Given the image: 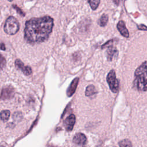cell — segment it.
<instances>
[{
    "label": "cell",
    "instance_id": "1",
    "mask_svg": "<svg viewBox=\"0 0 147 147\" xmlns=\"http://www.w3.org/2000/svg\"><path fill=\"white\" fill-rule=\"evenodd\" d=\"M53 20L49 16L33 18L25 23V38L30 43H38L46 40L52 32Z\"/></svg>",
    "mask_w": 147,
    "mask_h": 147
},
{
    "label": "cell",
    "instance_id": "2",
    "mask_svg": "<svg viewBox=\"0 0 147 147\" xmlns=\"http://www.w3.org/2000/svg\"><path fill=\"white\" fill-rule=\"evenodd\" d=\"M133 87L139 91H147V61L136 69Z\"/></svg>",
    "mask_w": 147,
    "mask_h": 147
},
{
    "label": "cell",
    "instance_id": "3",
    "mask_svg": "<svg viewBox=\"0 0 147 147\" xmlns=\"http://www.w3.org/2000/svg\"><path fill=\"white\" fill-rule=\"evenodd\" d=\"M19 30V23L16 18L13 16H10L7 18L4 25L5 32L9 34L13 35Z\"/></svg>",
    "mask_w": 147,
    "mask_h": 147
},
{
    "label": "cell",
    "instance_id": "4",
    "mask_svg": "<svg viewBox=\"0 0 147 147\" xmlns=\"http://www.w3.org/2000/svg\"><path fill=\"white\" fill-rule=\"evenodd\" d=\"M106 80L111 91L113 93L118 92L119 90V82L116 78L115 72L114 69L109 71L106 77Z\"/></svg>",
    "mask_w": 147,
    "mask_h": 147
},
{
    "label": "cell",
    "instance_id": "5",
    "mask_svg": "<svg viewBox=\"0 0 147 147\" xmlns=\"http://www.w3.org/2000/svg\"><path fill=\"white\" fill-rule=\"evenodd\" d=\"M113 40H111L108 41L107 42L103 44L102 47V48H104L106 47L107 48V58L108 61H111L113 57H114L118 54V51L115 47H113Z\"/></svg>",
    "mask_w": 147,
    "mask_h": 147
},
{
    "label": "cell",
    "instance_id": "6",
    "mask_svg": "<svg viewBox=\"0 0 147 147\" xmlns=\"http://www.w3.org/2000/svg\"><path fill=\"white\" fill-rule=\"evenodd\" d=\"M75 123V116L74 114L69 115L65 118L64 122V125L67 131L72 130Z\"/></svg>",
    "mask_w": 147,
    "mask_h": 147
},
{
    "label": "cell",
    "instance_id": "7",
    "mask_svg": "<svg viewBox=\"0 0 147 147\" xmlns=\"http://www.w3.org/2000/svg\"><path fill=\"white\" fill-rule=\"evenodd\" d=\"M117 28L122 36L126 38H128L129 37V31L127 29L125 23L123 21H119L117 25Z\"/></svg>",
    "mask_w": 147,
    "mask_h": 147
},
{
    "label": "cell",
    "instance_id": "8",
    "mask_svg": "<svg viewBox=\"0 0 147 147\" xmlns=\"http://www.w3.org/2000/svg\"><path fill=\"white\" fill-rule=\"evenodd\" d=\"M16 65L20 68L25 75H29L32 73V69L29 66H25L23 63L19 59H17L15 61Z\"/></svg>",
    "mask_w": 147,
    "mask_h": 147
},
{
    "label": "cell",
    "instance_id": "9",
    "mask_svg": "<svg viewBox=\"0 0 147 147\" xmlns=\"http://www.w3.org/2000/svg\"><path fill=\"white\" fill-rule=\"evenodd\" d=\"M87 141L85 135L81 133H77L73 138V142L79 145H84Z\"/></svg>",
    "mask_w": 147,
    "mask_h": 147
},
{
    "label": "cell",
    "instance_id": "10",
    "mask_svg": "<svg viewBox=\"0 0 147 147\" xmlns=\"http://www.w3.org/2000/svg\"><path fill=\"white\" fill-rule=\"evenodd\" d=\"M14 91L13 88L11 87H6L3 88L2 91L1 98L2 99H9L13 96Z\"/></svg>",
    "mask_w": 147,
    "mask_h": 147
},
{
    "label": "cell",
    "instance_id": "11",
    "mask_svg": "<svg viewBox=\"0 0 147 147\" xmlns=\"http://www.w3.org/2000/svg\"><path fill=\"white\" fill-rule=\"evenodd\" d=\"M78 80H79V79L78 78H76L71 83V84L69 86V87L68 88V90L67 91V95H68V96H70L71 95H72L75 92V90H76V87H77V85H78Z\"/></svg>",
    "mask_w": 147,
    "mask_h": 147
},
{
    "label": "cell",
    "instance_id": "12",
    "mask_svg": "<svg viewBox=\"0 0 147 147\" xmlns=\"http://www.w3.org/2000/svg\"><path fill=\"white\" fill-rule=\"evenodd\" d=\"M97 93V91L93 85H89L86 87L85 94L87 96H91L95 95Z\"/></svg>",
    "mask_w": 147,
    "mask_h": 147
},
{
    "label": "cell",
    "instance_id": "13",
    "mask_svg": "<svg viewBox=\"0 0 147 147\" xmlns=\"http://www.w3.org/2000/svg\"><path fill=\"white\" fill-rule=\"evenodd\" d=\"M108 20H109L108 16L106 14H102V16L99 18V21H98V24L100 26L103 27L107 24V23L108 22Z\"/></svg>",
    "mask_w": 147,
    "mask_h": 147
},
{
    "label": "cell",
    "instance_id": "14",
    "mask_svg": "<svg viewBox=\"0 0 147 147\" xmlns=\"http://www.w3.org/2000/svg\"><path fill=\"white\" fill-rule=\"evenodd\" d=\"M10 115V112L7 110L2 111L0 113V118L1 120H2L4 122L7 121L9 119Z\"/></svg>",
    "mask_w": 147,
    "mask_h": 147
},
{
    "label": "cell",
    "instance_id": "15",
    "mask_svg": "<svg viewBox=\"0 0 147 147\" xmlns=\"http://www.w3.org/2000/svg\"><path fill=\"white\" fill-rule=\"evenodd\" d=\"M118 145L121 147H131L132 146L131 142L130 140L127 139H125L120 141L118 143Z\"/></svg>",
    "mask_w": 147,
    "mask_h": 147
},
{
    "label": "cell",
    "instance_id": "16",
    "mask_svg": "<svg viewBox=\"0 0 147 147\" xmlns=\"http://www.w3.org/2000/svg\"><path fill=\"white\" fill-rule=\"evenodd\" d=\"M100 0H88L90 7L93 10H95L98 8L100 3Z\"/></svg>",
    "mask_w": 147,
    "mask_h": 147
},
{
    "label": "cell",
    "instance_id": "17",
    "mask_svg": "<svg viewBox=\"0 0 147 147\" xmlns=\"http://www.w3.org/2000/svg\"><path fill=\"white\" fill-rule=\"evenodd\" d=\"M6 64V60L5 59V57L0 55V69H2L3 68L5 65Z\"/></svg>",
    "mask_w": 147,
    "mask_h": 147
},
{
    "label": "cell",
    "instance_id": "18",
    "mask_svg": "<svg viewBox=\"0 0 147 147\" xmlns=\"http://www.w3.org/2000/svg\"><path fill=\"white\" fill-rule=\"evenodd\" d=\"M13 7L17 11V12H18L20 15H22V16H23L25 15V14L23 13V11H22L18 6H16V5H13Z\"/></svg>",
    "mask_w": 147,
    "mask_h": 147
},
{
    "label": "cell",
    "instance_id": "19",
    "mask_svg": "<svg viewBox=\"0 0 147 147\" xmlns=\"http://www.w3.org/2000/svg\"><path fill=\"white\" fill-rule=\"evenodd\" d=\"M137 28L139 30H147V26H145V25L143 24H141L137 26Z\"/></svg>",
    "mask_w": 147,
    "mask_h": 147
},
{
    "label": "cell",
    "instance_id": "20",
    "mask_svg": "<svg viewBox=\"0 0 147 147\" xmlns=\"http://www.w3.org/2000/svg\"><path fill=\"white\" fill-rule=\"evenodd\" d=\"M0 48L2 50H5V44L3 43H1L0 44Z\"/></svg>",
    "mask_w": 147,
    "mask_h": 147
},
{
    "label": "cell",
    "instance_id": "21",
    "mask_svg": "<svg viewBox=\"0 0 147 147\" xmlns=\"http://www.w3.org/2000/svg\"><path fill=\"white\" fill-rule=\"evenodd\" d=\"M113 2L116 5H118L119 4L120 0H113Z\"/></svg>",
    "mask_w": 147,
    "mask_h": 147
},
{
    "label": "cell",
    "instance_id": "22",
    "mask_svg": "<svg viewBox=\"0 0 147 147\" xmlns=\"http://www.w3.org/2000/svg\"><path fill=\"white\" fill-rule=\"evenodd\" d=\"M8 1H10V2H11V1H12L13 0H8Z\"/></svg>",
    "mask_w": 147,
    "mask_h": 147
}]
</instances>
